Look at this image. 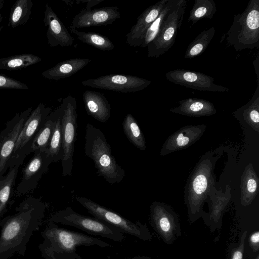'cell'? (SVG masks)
<instances>
[{"mask_svg":"<svg viewBox=\"0 0 259 259\" xmlns=\"http://www.w3.org/2000/svg\"><path fill=\"white\" fill-rule=\"evenodd\" d=\"M217 12V7L213 0H195L190 11L188 21L192 26L203 19H212Z\"/></svg>","mask_w":259,"mask_h":259,"instance_id":"4dcf8cb0","label":"cell"},{"mask_svg":"<svg viewBox=\"0 0 259 259\" xmlns=\"http://www.w3.org/2000/svg\"><path fill=\"white\" fill-rule=\"evenodd\" d=\"M5 0H0V9L3 8L5 5Z\"/></svg>","mask_w":259,"mask_h":259,"instance_id":"ab89813d","label":"cell"},{"mask_svg":"<svg viewBox=\"0 0 259 259\" xmlns=\"http://www.w3.org/2000/svg\"><path fill=\"white\" fill-rule=\"evenodd\" d=\"M124 133L129 141L141 150L146 149V141L136 120L130 113L125 116L122 122Z\"/></svg>","mask_w":259,"mask_h":259,"instance_id":"83f0119b","label":"cell"},{"mask_svg":"<svg viewBox=\"0 0 259 259\" xmlns=\"http://www.w3.org/2000/svg\"><path fill=\"white\" fill-rule=\"evenodd\" d=\"M26 155H21L15 160L6 176L0 178V221L7 210L11 193L18 172L19 167L24 161Z\"/></svg>","mask_w":259,"mask_h":259,"instance_id":"cb8c5ba5","label":"cell"},{"mask_svg":"<svg viewBox=\"0 0 259 259\" xmlns=\"http://www.w3.org/2000/svg\"><path fill=\"white\" fill-rule=\"evenodd\" d=\"M87 113L98 121L106 122L111 116V107L108 99L100 92L87 90L82 94Z\"/></svg>","mask_w":259,"mask_h":259,"instance_id":"d6986e66","label":"cell"},{"mask_svg":"<svg viewBox=\"0 0 259 259\" xmlns=\"http://www.w3.org/2000/svg\"><path fill=\"white\" fill-rule=\"evenodd\" d=\"M62 104L61 125L63 156L61 161L63 176L70 177L72 175L77 127L76 100L69 94L63 99Z\"/></svg>","mask_w":259,"mask_h":259,"instance_id":"9c48e42d","label":"cell"},{"mask_svg":"<svg viewBox=\"0 0 259 259\" xmlns=\"http://www.w3.org/2000/svg\"><path fill=\"white\" fill-rule=\"evenodd\" d=\"M47 205L29 195L12 215L0 221V259H9L15 254L24 255L33 233L39 230Z\"/></svg>","mask_w":259,"mask_h":259,"instance_id":"6da1fadb","label":"cell"},{"mask_svg":"<svg viewBox=\"0 0 259 259\" xmlns=\"http://www.w3.org/2000/svg\"><path fill=\"white\" fill-rule=\"evenodd\" d=\"M233 114L241 123L259 133V84L248 103L234 110Z\"/></svg>","mask_w":259,"mask_h":259,"instance_id":"603a6c76","label":"cell"},{"mask_svg":"<svg viewBox=\"0 0 259 259\" xmlns=\"http://www.w3.org/2000/svg\"><path fill=\"white\" fill-rule=\"evenodd\" d=\"M256 73L257 84H259V56H257L253 63Z\"/></svg>","mask_w":259,"mask_h":259,"instance_id":"d590c367","label":"cell"},{"mask_svg":"<svg viewBox=\"0 0 259 259\" xmlns=\"http://www.w3.org/2000/svg\"><path fill=\"white\" fill-rule=\"evenodd\" d=\"M104 0H77L76 2L78 3H87L86 10H91V8L93 6L98 5L100 3L103 2Z\"/></svg>","mask_w":259,"mask_h":259,"instance_id":"e575fe53","label":"cell"},{"mask_svg":"<svg viewBox=\"0 0 259 259\" xmlns=\"http://www.w3.org/2000/svg\"><path fill=\"white\" fill-rule=\"evenodd\" d=\"M44 22L47 27L46 35L50 47L72 45L74 38L48 4L46 5Z\"/></svg>","mask_w":259,"mask_h":259,"instance_id":"e0dca14e","label":"cell"},{"mask_svg":"<svg viewBox=\"0 0 259 259\" xmlns=\"http://www.w3.org/2000/svg\"><path fill=\"white\" fill-rule=\"evenodd\" d=\"M53 162L47 151H35L33 157L23 168L22 177L14 192L15 196L32 193Z\"/></svg>","mask_w":259,"mask_h":259,"instance_id":"7c38bea8","label":"cell"},{"mask_svg":"<svg viewBox=\"0 0 259 259\" xmlns=\"http://www.w3.org/2000/svg\"><path fill=\"white\" fill-rule=\"evenodd\" d=\"M81 83L85 87L127 93L142 91L151 82L133 75L109 74L88 79Z\"/></svg>","mask_w":259,"mask_h":259,"instance_id":"4fadbf2b","label":"cell"},{"mask_svg":"<svg viewBox=\"0 0 259 259\" xmlns=\"http://www.w3.org/2000/svg\"><path fill=\"white\" fill-rule=\"evenodd\" d=\"M120 17L118 7H106L93 10L85 9L73 17L70 27L76 29L106 26Z\"/></svg>","mask_w":259,"mask_h":259,"instance_id":"2e32d148","label":"cell"},{"mask_svg":"<svg viewBox=\"0 0 259 259\" xmlns=\"http://www.w3.org/2000/svg\"><path fill=\"white\" fill-rule=\"evenodd\" d=\"M84 153L94 161L98 175L109 184L119 183L123 180L125 170L112 155L105 135L90 123L85 127Z\"/></svg>","mask_w":259,"mask_h":259,"instance_id":"277c9868","label":"cell"},{"mask_svg":"<svg viewBox=\"0 0 259 259\" xmlns=\"http://www.w3.org/2000/svg\"><path fill=\"white\" fill-rule=\"evenodd\" d=\"M32 107L16 114L0 133V178L9 168L17 140Z\"/></svg>","mask_w":259,"mask_h":259,"instance_id":"30bf717a","label":"cell"},{"mask_svg":"<svg viewBox=\"0 0 259 259\" xmlns=\"http://www.w3.org/2000/svg\"><path fill=\"white\" fill-rule=\"evenodd\" d=\"M215 28L211 27L201 32L188 45L184 58L192 59L203 53L214 37Z\"/></svg>","mask_w":259,"mask_h":259,"instance_id":"f1b7e54d","label":"cell"},{"mask_svg":"<svg viewBox=\"0 0 259 259\" xmlns=\"http://www.w3.org/2000/svg\"><path fill=\"white\" fill-rule=\"evenodd\" d=\"M73 198L94 218L111 226L122 233L143 240L150 239V235L146 225L139 222H132L86 197L74 196Z\"/></svg>","mask_w":259,"mask_h":259,"instance_id":"ba28073f","label":"cell"},{"mask_svg":"<svg viewBox=\"0 0 259 259\" xmlns=\"http://www.w3.org/2000/svg\"><path fill=\"white\" fill-rule=\"evenodd\" d=\"M178 103L179 105L170 108V112L189 117L211 116L217 113L214 105L204 99L190 98Z\"/></svg>","mask_w":259,"mask_h":259,"instance_id":"ffe728a7","label":"cell"},{"mask_svg":"<svg viewBox=\"0 0 259 259\" xmlns=\"http://www.w3.org/2000/svg\"><path fill=\"white\" fill-rule=\"evenodd\" d=\"M62 109V104L53 112H51L43 125L32 140L27 152L30 154L36 151H48L49 145L55 129L56 123Z\"/></svg>","mask_w":259,"mask_h":259,"instance_id":"44dd1931","label":"cell"},{"mask_svg":"<svg viewBox=\"0 0 259 259\" xmlns=\"http://www.w3.org/2000/svg\"><path fill=\"white\" fill-rule=\"evenodd\" d=\"M242 252L241 251L237 250L234 252L232 259H242Z\"/></svg>","mask_w":259,"mask_h":259,"instance_id":"74e56055","label":"cell"},{"mask_svg":"<svg viewBox=\"0 0 259 259\" xmlns=\"http://www.w3.org/2000/svg\"><path fill=\"white\" fill-rule=\"evenodd\" d=\"M168 0H161L145 10L126 35V43L131 47H140L148 28L156 19Z\"/></svg>","mask_w":259,"mask_h":259,"instance_id":"ac0fdd59","label":"cell"},{"mask_svg":"<svg viewBox=\"0 0 259 259\" xmlns=\"http://www.w3.org/2000/svg\"><path fill=\"white\" fill-rule=\"evenodd\" d=\"M41 61L40 57L29 53L3 57L0 58V69L9 71L22 69Z\"/></svg>","mask_w":259,"mask_h":259,"instance_id":"4316f807","label":"cell"},{"mask_svg":"<svg viewBox=\"0 0 259 259\" xmlns=\"http://www.w3.org/2000/svg\"><path fill=\"white\" fill-rule=\"evenodd\" d=\"M250 240L254 243H257L259 242V233L256 232L253 234L250 238Z\"/></svg>","mask_w":259,"mask_h":259,"instance_id":"8d00e7d4","label":"cell"},{"mask_svg":"<svg viewBox=\"0 0 259 259\" xmlns=\"http://www.w3.org/2000/svg\"><path fill=\"white\" fill-rule=\"evenodd\" d=\"M221 155L217 150L207 152L190 172L184 187V199L191 210L199 209L215 187L214 170Z\"/></svg>","mask_w":259,"mask_h":259,"instance_id":"3957f363","label":"cell"},{"mask_svg":"<svg viewBox=\"0 0 259 259\" xmlns=\"http://www.w3.org/2000/svg\"><path fill=\"white\" fill-rule=\"evenodd\" d=\"M206 129L205 124L188 125L169 135L162 146L160 156L187 148L198 141Z\"/></svg>","mask_w":259,"mask_h":259,"instance_id":"9a60e30c","label":"cell"},{"mask_svg":"<svg viewBox=\"0 0 259 259\" xmlns=\"http://www.w3.org/2000/svg\"><path fill=\"white\" fill-rule=\"evenodd\" d=\"M174 1H167L159 15L148 28L145 34L142 44L140 46L141 48L147 47L148 44L155 37L164 20L171 8Z\"/></svg>","mask_w":259,"mask_h":259,"instance_id":"d6a6232c","label":"cell"},{"mask_svg":"<svg viewBox=\"0 0 259 259\" xmlns=\"http://www.w3.org/2000/svg\"><path fill=\"white\" fill-rule=\"evenodd\" d=\"M127 259H148V258L145 257L138 256H135L134 257L127 258Z\"/></svg>","mask_w":259,"mask_h":259,"instance_id":"f35d334b","label":"cell"},{"mask_svg":"<svg viewBox=\"0 0 259 259\" xmlns=\"http://www.w3.org/2000/svg\"><path fill=\"white\" fill-rule=\"evenodd\" d=\"M165 76L170 82L193 90L213 92L229 91L226 87L215 84L211 76L201 72L177 69L167 72Z\"/></svg>","mask_w":259,"mask_h":259,"instance_id":"5bb4252c","label":"cell"},{"mask_svg":"<svg viewBox=\"0 0 259 259\" xmlns=\"http://www.w3.org/2000/svg\"><path fill=\"white\" fill-rule=\"evenodd\" d=\"M0 89L28 90V87L19 80L0 74Z\"/></svg>","mask_w":259,"mask_h":259,"instance_id":"836d02e7","label":"cell"},{"mask_svg":"<svg viewBox=\"0 0 259 259\" xmlns=\"http://www.w3.org/2000/svg\"><path fill=\"white\" fill-rule=\"evenodd\" d=\"M42 241L38 248L44 259H83L77 252L80 246L111 245L98 238L60 227L49 222L41 233Z\"/></svg>","mask_w":259,"mask_h":259,"instance_id":"7a4b0ae2","label":"cell"},{"mask_svg":"<svg viewBox=\"0 0 259 259\" xmlns=\"http://www.w3.org/2000/svg\"><path fill=\"white\" fill-rule=\"evenodd\" d=\"M3 18V17L2 15L0 13V24L2 21Z\"/></svg>","mask_w":259,"mask_h":259,"instance_id":"60d3db41","label":"cell"},{"mask_svg":"<svg viewBox=\"0 0 259 259\" xmlns=\"http://www.w3.org/2000/svg\"><path fill=\"white\" fill-rule=\"evenodd\" d=\"M33 3L31 0H17L11 8L8 26L15 28L24 25L29 19Z\"/></svg>","mask_w":259,"mask_h":259,"instance_id":"484cf974","label":"cell"},{"mask_svg":"<svg viewBox=\"0 0 259 259\" xmlns=\"http://www.w3.org/2000/svg\"><path fill=\"white\" fill-rule=\"evenodd\" d=\"M51 112V108L46 107L42 103H40L31 111L17 140L9 168L20 155L29 154L27 152L28 148Z\"/></svg>","mask_w":259,"mask_h":259,"instance_id":"8fae6325","label":"cell"},{"mask_svg":"<svg viewBox=\"0 0 259 259\" xmlns=\"http://www.w3.org/2000/svg\"><path fill=\"white\" fill-rule=\"evenodd\" d=\"M91 60L85 58H73L61 61L41 73L45 78L58 80L68 77L82 69Z\"/></svg>","mask_w":259,"mask_h":259,"instance_id":"7402d4cb","label":"cell"},{"mask_svg":"<svg viewBox=\"0 0 259 259\" xmlns=\"http://www.w3.org/2000/svg\"><path fill=\"white\" fill-rule=\"evenodd\" d=\"M3 28H4V25L0 26V33L2 32Z\"/></svg>","mask_w":259,"mask_h":259,"instance_id":"b9f144b4","label":"cell"},{"mask_svg":"<svg viewBox=\"0 0 259 259\" xmlns=\"http://www.w3.org/2000/svg\"><path fill=\"white\" fill-rule=\"evenodd\" d=\"M49 222L78 228L89 234L100 236L117 242L125 240L124 234L111 226L95 218L79 214L67 207L54 213Z\"/></svg>","mask_w":259,"mask_h":259,"instance_id":"8992f818","label":"cell"},{"mask_svg":"<svg viewBox=\"0 0 259 259\" xmlns=\"http://www.w3.org/2000/svg\"><path fill=\"white\" fill-rule=\"evenodd\" d=\"M69 30L81 41L97 49L110 51L114 48L112 41L104 35L94 32L79 31L71 27L69 28Z\"/></svg>","mask_w":259,"mask_h":259,"instance_id":"f546056e","label":"cell"},{"mask_svg":"<svg viewBox=\"0 0 259 259\" xmlns=\"http://www.w3.org/2000/svg\"><path fill=\"white\" fill-rule=\"evenodd\" d=\"M225 39L236 51L258 48L259 0H250L243 12L234 15L232 25L220 42Z\"/></svg>","mask_w":259,"mask_h":259,"instance_id":"5b68a950","label":"cell"},{"mask_svg":"<svg viewBox=\"0 0 259 259\" xmlns=\"http://www.w3.org/2000/svg\"><path fill=\"white\" fill-rule=\"evenodd\" d=\"M187 5L186 0L174 1L158 33L147 46L149 58H158L173 46L182 25Z\"/></svg>","mask_w":259,"mask_h":259,"instance_id":"52a82bcc","label":"cell"},{"mask_svg":"<svg viewBox=\"0 0 259 259\" xmlns=\"http://www.w3.org/2000/svg\"><path fill=\"white\" fill-rule=\"evenodd\" d=\"M62 112L63 104L62 109L57 120L55 129L51 137L47 151L53 162L61 161L62 159L63 152L61 125Z\"/></svg>","mask_w":259,"mask_h":259,"instance_id":"1f68e13d","label":"cell"},{"mask_svg":"<svg viewBox=\"0 0 259 259\" xmlns=\"http://www.w3.org/2000/svg\"><path fill=\"white\" fill-rule=\"evenodd\" d=\"M259 191V178L252 163L247 164L241 175L240 199L243 205H249Z\"/></svg>","mask_w":259,"mask_h":259,"instance_id":"d4e9b609","label":"cell"}]
</instances>
